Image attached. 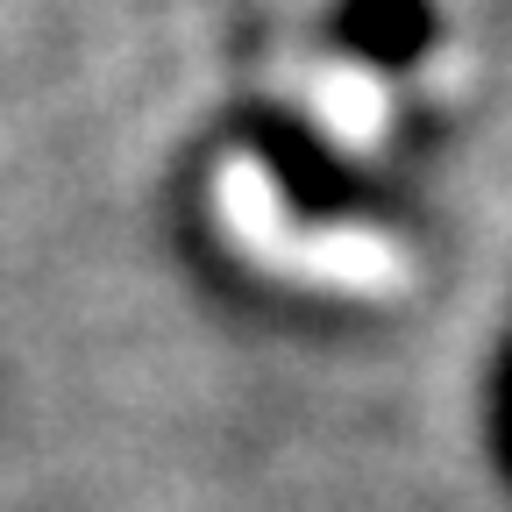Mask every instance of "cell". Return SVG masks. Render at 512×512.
<instances>
[{
  "mask_svg": "<svg viewBox=\"0 0 512 512\" xmlns=\"http://www.w3.org/2000/svg\"><path fill=\"white\" fill-rule=\"evenodd\" d=\"M221 221L264 271L306 278L320 292H392L406 278V256L370 228H299L256 157L221 164Z\"/></svg>",
  "mask_w": 512,
  "mask_h": 512,
  "instance_id": "1",
  "label": "cell"
},
{
  "mask_svg": "<svg viewBox=\"0 0 512 512\" xmlns=\"http://www.w3.org/2000/svg\"><path fill=\"white\" fill-rule=\"evenodd\" d=\"M320 121H328L335 136L363 143L370 128H377V93H370V79H363V72H342V79H328V93H320Z\"/></svg>",
  "mask_w": 512,
  "mask_h": 512,
  "instance_id": "2",
  "label": "cell"
}]
</instances>
